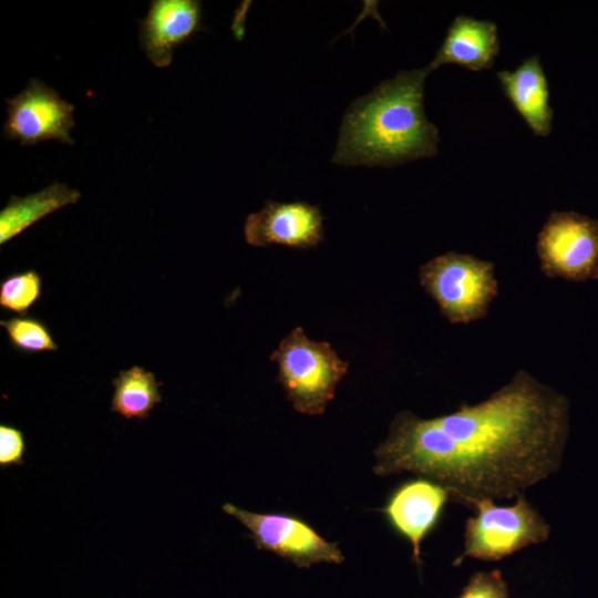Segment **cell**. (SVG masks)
<instances>
[{
  "instance_id": "13",
  "label": "cell",
  "mask_w": 598,
  "mask_h": 598,
  "mask_svg": "<svg viewBox=\"0 0 598 598\" xmlns=\"http://www.w3.org/2000/svg\"><path fill=\"white\" fill-rule=\"evenodd\" d=\"M505 96L532 132L546 137L553 128L548 82L538 55L528 56L513 71H498Z\"/></svg>"
},
{
  "instance_id": "10",
  "label": "cell",
  "mask_w": 598,
  "mask_h": 598,
  "mask_svg": "<svg viewBox=\"0 0 598 598\" xmlns=\"http://www.w3.org/2000/svg\"><path fill=\"white\" fill-rule=\"evenodd\" d=\"M450 496L443 485L416 476L396 487L382 509L392 528L410 542L417 567L421 543L437 524Z\"/></svg>"
},
{
  "instance_id": "3",
  "label": "cell",
  "mask_w": 598,
  "mask_h": 598,
  "mask_svg": "<svg viewBox=\"0 0 598 598\" xmlns=\"http://www.w3.org/2000/svg\"><path fill=\"white\" fill-rule=\"evenodd\" d=\"M419 279L452 324L484 318L498 295L495 265L470 254L439 255L420 267Z\"/></svg>"
},
{
  "instance_id": "19",
  "label": "cell",
  "mask_w": 598,
  "mask_h": 598,
  "mask_svg": "<svg viewBox=\"0 0 598 598\" xmlns=\"http://www.w3.org/2000/svg\"><path fill=\"white\" fill-rule=\"evenodd\" d=\"M25 452L23 432L16 426L0 425V467L22 465Z\"/></svg>"
},
{
  "instance_id": "2",
  "label": "cell",
  "mask_w": 598,
  "mask_h": 598,
  "mask_svg": "<svg viewBox=\"0 0 598 598\" xmlns=\"http://www.w3.org/2000/svg\"><path fill=\"white\" fill-rule=\"evenodd\" d=\"M427 66L401 71L355 100L343 116L332 161L390 167L432 157L440 135L424 111Z\"/></svg>"
},
{
  "instance_id": "18",
  "label": "cell",
  "mask_w": 598,
  "mask_h": 598,
  "mask_svg": "<svg viewBox=\"0 0 598 598\" xmlns=\"http://www.w3.org/2000/svg\"><path fill=\"white\" fill-rule=\"evenodd\" d=\"M458 598H509L508 585L499 570L477 571Z\"/></svg>"
},
{
  "instance_id": "12",
  "label": "cell",
  "mask_w": 598,
  "mask_h": 598,
  "mask_svg": "<svg viewBox=\"0 0 598 598\" xmlns=\"http://www.w3.org/2000/svg\"><path fill=\"white\" fill-rule=\"evenodd\" d=\"M498 53V30L494 22L457 16L427 68L432 72L445 64H456L482 71L492 68Z\"/></svg>"
},
{
  "instance_id": "6",
  "label": "cell",
  "mask_w": 598,
  "mask_h": 598,
  "mask_svg": "<svg viewBox=\"0 0 598 598\" xmlns=\"http://www.w3.org/2000/svg\"><path fill=\"white\" fill-rule=\"evenodd\" d=\"M536 252L548 278L597 280L598 220L573 210L553 212L538 233Z\"/></svg>"
},
{
  "instance_id": "7",
  "label": "cell",
  "mask_w": 598,
  "mask_h": 598,
  "mask_svg": "<svg viewBox=\"0 0 598 598\" xmlns=\"http://www.w3.org/2000/svg\"><path fill=\"white\" fill-rule=\"evenodd\" d=\"M223 511L250 532L258 549L272 551L299 568H309L318 563L340 564L344 560L337 543L326 540L298 517L280 513H252L230 503H225Z\"/></svg>"
},
{
  "instance_id": "8",
  "label": "cell",
  "mask_w": 598,
  "mask_h": 598,
  "mask_svg": "<svg viewBox=\"0 0 598 598\" xmlns=\"http://www.w3.org/2000/svg\"><path fill=\"white\" fill-rule=\"evenodd\" d=\"M3 135L22 146L58 141L73 145L74 106L42 80L32 78L17 95L6 100Z\"/></svg>"
},
{
  "instance_id": "9",
  "label": "cell",
  "mask_w": 598,
  "mask_h": 598,
  "mask_svg": "<svg viewBox=\"0 0 598 598\" xmlns=\"http://www.w3.org/2000/svg\"><path fill=\"white\" fill-rule=\"evenodd\" d=\"M244 234L246 241L256 247L312 248L323 239V216L317 206L305 202L269 200L259 212L248 215Z\"/></svg>"
},
{
  "instance_id": "15",
  "label": "cell",
  "mask_w": 598,
  "mask_h": 598,
  "mask_svg": "<svg viewBox=\"0 0 598 598\" xmlns=\"http://www.w3.org/2000/svg\"><path fill=\"white\" fill-rule=\"evenodd\" d=\"M112 383L114 392L111 411L124 419H147L155 405L162 401L161 383L153 372L140 365L120 371Z\"/></svg>"
},
{
  "instance_id": "1",
  "label": "cell",
  "mask_w": 598,
  "mask_h": 598,
  "mask_svg": "<svg viewBox=\"0 0 598 598\" xmlns=\"http://www.w3.org/2000/svg\"><path fill=\"white\" fill-rule=\"evenodd\" d=\"M568 432V399L518 370L484 401L452 413H398L374 451L373 471L432 480L463 503L509 499L558 471Z\"/></svg>"
},
{
  "instance_id": "4",
  "label": "cell",
  "mask_w": 598,
  "mask_h": 598,
  "mask_svg": "<svg viewBox=\"0 0 598 598\" xmlns=\"http://www.w3.org/2000/svg\"><path fill=\"white\" fill-rule=\"evenodd\" d=\"M271 360L293 409L307 415L326 411L349 368L328 342L309 339L299 327L280 341Z\"/></svg>"
},
{
  "instance_id": "16",
  "label": "cell",
  "mask_w": 598,
  "mask_h": 598,
  "mask_svg": "<svg viewBox=\"0 0 598 598\" xmlns=\"http://www.w3.org/2000/svg\"><path fill=\"white\" fill-rule=\"evenodd\" d=\"M12 347L25 354L56 351L49 327L39 318L32 316H16L0 321Z\"/></svg>"
},
{
  "instance_id": "11",
  "label": "cell",
  "mask_w": 598,
  "mask_h": 598,
  "mask_svg": "<svg viewBox=\"0 0 598 598\" xmlns=\"http://www.w3.org/2000/svg\"><path fill=\"white\" fill-rule=\"evenodd\" d=\"M202 2L197 0H153L140 21L138 41L151 63L166 68L177 47L202 28Z\"/></svg>"
},
{
  "instance_id": "5",
  "label": "cell",
  "mask_w": 598,
  "mask_h": 598,
  "mask_svg": "<svg viewBox=\"0 0 598 598\" xmlns=\"http://www.w3.org/2000/svg\"><path fill=\"white\" fill-rule=\"evenodd\" d=\"M464 503L474 507L476 514L466 519L463 550L453 561L454 566H460L465 558L501 560L549 538V524L524 494L511 506H498L491 498H470Z\"/></svg>"
},
{
  "instance_id": "14",
  "label": "cell",
  "mask_w": 598,
  "mask_h": 598,
  "mask_svg": "<svg viewBox=\"0 0 598 598\" xmlns=\"http://www.w3.org/2000/svg\"><path fill=\"white\" fill-rule=\"evenodd\" d=\"M80 198L79 190L59 182L24 197L11 196L0 212V245L48 215L78 203Z\"/></svg>"
},
{
  "instance_id": "17",
  "label": "cell",
  "mask_w": 598,
  "mask_h": 598,
  "mask_svg": "<svg viewBox=\"0 0 598 598\" xmlns=\"http://www.w3.org/2000/svg\"><path fill=\"white\" fill-rule=\"evenodd\" d=\"M42 296V278L33 269L16 272L0 283V306L2 309L25 316Z\"/></svg>"
}]
</instances>
